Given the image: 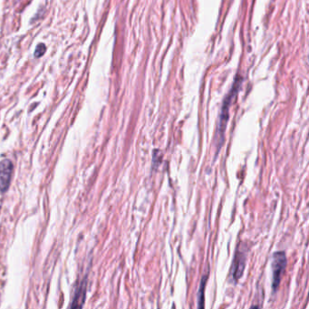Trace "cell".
<instances>
[{
    "mask_svg": "<svg viewBox=\"0 0 309 309\" xmlns=\"http://www.w3.org/2000/svg\"><path fill=\"white\" fill-rule=\"evenodd\" d=\"M241 81L242 79H239V76L236 77L235 81L233 82V85L230 89L229 93L227 94V96L224 98V101L222 103V107H221V114H220V118H219V124H218V128L216 131V143L218 144L217 151L219 152L221 149V146L223 144L224 142V134L226 131V127H227V121H228V114H229V107L233 102V99L236 97V95H238L239 91H240V86H241Z\"/></svg>",
    "mask_w": 309,
    "mask_h": 309,
    "instance_id": "6da1fadb",
    "label": "cell"
},
{
    "mask_svg": "<svg viewBox=\"0 0 309 309\" xmlns=\"http://www.w3.org/2000/svg\"><path fill=\"white\" fill-rule=\"evenodd\" d=\"M207 280H208V275H204L202 278L201 285H200V288L198 290V308L199 309H203L204 308V292H205V287L207 284Z\"/></svg>",
    "mask_w": 309,
    "mask_h": 309,
    "instance_id": "5b68a950",
    "label": "cell"
},
{
    "mask_svg": "<svg viewBox=\"0 0 309 309\" xmlns=\"http://www.w3.org/2000/svg\"><path fill=\"white\" fill-rule=\"evenodd\" d=\"M247 251L242 249L236 250L235 258H234L233 267H232V277L235 281H238L243 275V271L245 269V264H246Z\"/></svg>",
    "mask_w": 309,
    "mask_h": 309,
    "instance_id": "277c9868",
    "label": "cell"
},
{
    "mask_svg": "<svg viewBox=\"0 0 309 309\" xmlns=\"http://www.w3.org/2000/svg\"><path fill=\"white\" fill-rule=\"evenodd\" d=\"M287 263H288V259H287L286 253L283 251L274 253L273 260H272V270H273L272 289L274 291L278 289V286L281 282V278L286 269Z\"/></svg>",
    "mask_w": 309,
    "mask_h": 309,
    "instance_id": "7a4b0ae2",
    "label": "cell"
},
{
    "mask_svg": "<svg viewBox=\"0 0 309 309\" xmlns=\"http://www.w3.org/2000/svg\"><path fill=\"white\" fill-rule=\"evenodd\" d=\"M45 50H46V47H45V45L44 44H38L36 50H35V57L39 58V57H43Z\"/></svg>",
    "mask_w": 309,
    "mask_h": 309,
    "instance_id": "8992f818",
    "label": "cell"
},
{
    "mask_svg": "<svg viewBox=\"0 0 309 309\" xmlns=\"http://www.w3.org/2000/svg\"><path fill=\"white\" fill-rule=\"evenodd\" d=\"M13 174V164L5 159L0 162V191L5 192L9 188Z\"/></svg>",
    "mask_w": 309,
    "mask_h": 309,
    "instance_id": "3957f363",
    "label": "cell"
}]
</instances>
